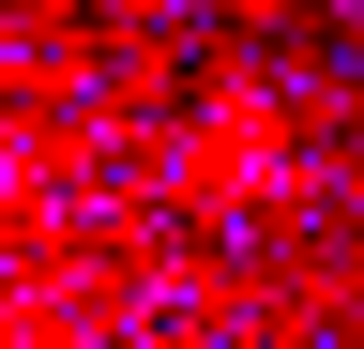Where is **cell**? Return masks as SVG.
<instances>
[{
	"mask_svg": "<svg viewBox=\"0 0 364 349\" xmlns=\"http://www.w3.org/2000/svg\"><path fill=\"white\" fill-rule=\"evenodd\" d=\"M198 167L213 183H289V122H273L258 92H213L198 107Z\"/></svg>",
	"mask_w": 364,
	"mask_h": 349,
	"instance_id": "obj_1",
	"label": "cell"
}]
</instances>
